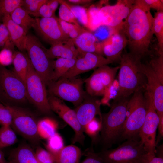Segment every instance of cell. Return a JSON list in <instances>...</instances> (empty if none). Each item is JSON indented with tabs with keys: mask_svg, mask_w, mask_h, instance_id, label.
Masks as SVG:
<instances>
[{
	"mask_svg": "<svg viewBox=\"0 0 163 163\" xmlns=\"http://www.w3.org/2000/svg\"><path fill=\"white\" fill-rule=\"evenodd\" d=\"M14 52L6 48L1 50L0 66L5 67L12 64Z\"/></svg>",
	"mask_w": 163,
	"mask_h": 163,
	"instance_id": "43",
	"label": "cell"
},
{
	"mask_svg": "<svg viewBox=\"0 0 163 163\" xmlns=\"http://www.w3.org/2000/svg\"><path fill=\"white\" fill-rule=\"evenodd\" d=\"M119 28H115L106 25L102 24L91 32L98 42L102 44L104 43Z\"/></svg>",
	"mask_w": 163,
	"mask_h": 163,
	"instance_id": "32",
	"label": "cell"
},
{
	"mask_svg": "<svg viewBox=\"0 0 163 163\" xmlns=\"http://www.w3.org/2000/svg\"><path fill=\"white\" fill-rule=\"evenodd\" d=\"M97 153L106 163H146L153 157L148 154L138 139L127 140L116 148Z\"/></svg>",
	"mask_w": 163,
	"mask_h": 163,
	"instance_id": "4",
	"label": "cell"
},
{
	"mask_svg": "<svg viewBox=\"0 0 163 163\" xmlns=\"http://www.w3.org/2000/svg\"><path fill=\"white\" fill-rule=\"evenodd\" d=\"M10 16L12 20L21 27L27 34L35 22V18H32L21 6L15 8Z\"/></svg>",
	"mask_w": 163,
	"mask_h": 163,
	"instance_id": "24",
	"label": "cell"
},
{
	"mask_svg": "<svg viewBox=\"0 0 163 163\" xmlns=\"http://www.w3.org/2000/svg\"><path fill=\"white\" fill-rule=\"evenodd\" d=\"M4 155L3 152L0 150V163H6Z\"/></svg>",
	"mask_w": 163,
	"mask_h": 163,
	"instance_id": "50",
	"label": "cell"
},
{
	"mask_svg": "<svg viewBox=\"0 0 163 163\" xmlns=\"http://www.w3.org/2000/svg\"><path fill=\"white\" fill-rule=\"evenodd\" d=\"M59 23L64 33L70 39L74 40L86 30L80 24L70 23L58 18Z\"/></svg>",
	"mask_w": 163,
	"mask_h": 163,
	"instance_id": "30",
	"label": "cell"
},
{
	"mask_svg": "<svg viewBox=\"0 0 163 163\" xmlns=\"http://www.w3.org/2000/svg\"><path fill=\"white\" fill-rule=\"evenodd\" d=\"M119 68V66L106 65L94 69L84 81L86 93L94 97L105 95L112 85Z\"/></svg>",
	"mask_w": 163,
	"mask_h": 163,
	"instance_id": "11",
	"label": "cell"
},
{
	"mask_svg": "<svg viewBox=\"0 0 163 163\" xmlns=\"http://www.w3.org/2000/svg\"><path fill=\"white\" fill-rule=\"evenodd\" d=\"M77 58H59L53 62V70L50 82L56 81L68 72L75 64Z\"/></svg>",
	"mask_w": 163,
	"mask_h": 163,
	"instance_id": "25",
	"label": "cell"
},
{
	"mask_svg": "<svg viewBox=\"0 0 163 163\" xmlns=\"http://www.w3.org/2000/svg\"><path fill=\"white\" fill-rule=\"evenodd\" d=\"M129 99L114 100L108 112L101 115L100 141L102 150L108 149L119 140L127 115Z\"/></svg>",
	"mask_w": 163,
	"mask_h": 163,
	"instance_id": "3",
	"label": "cell"
},
{
	"mask_svg": "<svg viewBox=\"0 0 163 163\" xmlns=\"http://www.w3.org/2000/svg\"><path fill=\"white\" fill-rule=\"evenodd\" d=\"M101 7L91 6L87 10L88 29L91 32L93 31L101 25L98 17V12Z\"/></svg>",
	"mask_w": 163,
	"mask_h": 163,
	"instance_id": "38",
	"label": "cell"
},
{
	"mask_svg": "<svg viewBox=\"0 0 163 163\" xmlns=\"http://www.w3.org/2000/svg\"><path fill=\"white\" fill-rule=\"evenodd\" d=\"M0 99L18 103L28 100L25 83L14 71L3 66H0Z\"/></svg>",
	"mask_w": 163,
	"mask_h": 163,
	"instance_id": "7",
	"label": "cell"
},
{
	"mask_svg": "<svg viewBox=\"0 0 163 163\" xmlns=\"http://www.w3.org/2000/svg\"><path fill=\"white\" fill-rule=\"evenodd\" d=\"M28 67L25 85L28 100L43 113L50 114L45 84L33 68L28 56Z\"/></svg>",
	"mask_w": 163,
	"mask_h": 163,
	"instance_id": "9",
	"label": "cell"
},
{
	"mask_svg": "<svg viewBox=\"0 0 163 163\" xmlns=\"http://www.w3.org/2000/svg\"><path fill=\"white\" fill-rule=\"evenodd\" d=\"M72 40L79 51L95 53L103 56L102 44L91 31L86 30Z\"/></svg>",
	"mask_w": 163,
	"mask_h": 163,
	"instance_id": "20",
	"label": "cell"
},
{
	"mask_svg": "<svg viewBox=\"0 0 163 163\" xmlns=\"http://www.w3.org/2000/svg\"><path fill=\"white\" fill-rule=\"evenodd\" d=\"M17 140L16 135L10 126L0 128V149L11 145Z\"/></svg>",
	"mask_w": 163,
	"mask_h": 163,
	"instance_id": "31",
	"label": "cell"
},
{
	"mask_svg": "<svg viewBox=\"0 0 163 163\" xmlns=\"http://www.w3.org/2000/svg\"><path fill=\"white\" fill-rule=\"evenodd\" d=\"M11 159L17 163H38L35 152L26 145H21L16 148L11 154Z\"/></svg>",
	"mask_w": 163,
	"mask_h": 163,
	"instance_id": "23",
	"label": "cell"
},
{
	"mask_svg": "<svg viewBox=\"0 0 163 163\" xmlns=\"http://www.w3.org/2000/svg\"><path fill=\"white\" fill-rule=\"evenodd\" d=\"M149 8L156 10L157 11H163V0H144Z\"/></svg>",
	"mask_w": 163,
	"mask_h": 163,
	"instance_id": "47",
	"label": "cell"
},
{
	"mask_svg": "<svg viewBox=\"0 0 163 163\" xmlns=\"http://www.w3.org/2000/svg\"><path fill=\"white\" fill-rule=\"evenodd\" d=\"M152 29L158 42V53L163 54V11H157L155 13Z\"/></svg>",
	"mask_w": 163,
	"mask_h": 163,
	"instance_id": "29",
	"label": "cell"
},
{
	"mask_svg": "<svg viewBox=\"0 0 163 163\" xmlns=\"http://www.w3.org/2000/svg\"><path fill=\"white\" fill-rule=\"evenodd\" d=\"M47 0H22L21 7L30 15L35 17Z\"/></svg>",
	"mask_w": 163,
	"mask_h": 163,
	"instance_id": "39",
	"label": "cell"
},
{
	"mask_svg": "<svg viewBox=\"0 0 163 163\" xmlns=\"http://www.w3.org/2000/svg\"><path fill=\"white\" fill-rule=\"evenodd\" d=\"M93 1L91 0H68L67 2L76 5H86L89 4Z\"/></svg>",
	"mask_w": 163,
	"mask_h": 163,
	"instance_id": "48",
	"label": "cell"
},
{
	"mask_svg": "<svg viewBox=\"0 0 163 163\" xmlns=\"http://www.w3.org/2000/svg\"><path fill=\"white\" fill-rule=\"evenodd\" d=\"M83 83L81 78L75 77L51 82L47 85L50 94L70 102L76 107L87 94L83 90Z\"/></svg>",
	"mask_w": 163,
	"mask_h": 163,
	"instance_id": "8",
	"label": "cell"
},
{
	"mask_svg": "<svg viewBox=\"0 0 163 163\" xmlns=\"http://www.w3.org/2000/svg\"><path fill=\"white\" fill-rule=\"evenodd\" d=\"M127 45V40L121 27L102 44L103 55L113 62H120L122 52Z\"/></svg>",
	"mask_w": 163,
	"mask_h": 163,
	"instance_id": "18",
	"label": "cell"
},
{
	"mask_svg": "<svg viewBox=\"0 0 163 163\" xmlns=\"http://www.w3.org/2000/svg\"><path fill=\"white\" fill-rule=\"evenodd\" d=\"M12 122V116L10 110L0 101V124L2 126H10Z\"/></svg>",
	"mask_w": 163,
	"mask_h": 163,
	"instance_id": "42",
	"label": "cell"
},
{
	"mask_svg": "<svg viewBox=\"0 0 163 163\" xmlns=\"http://www.w3.org/2000/svg\"><path fill=\"white\" fill-rule=\"evenodd\" d=\"M146 163H163V156H154L149 158Z\"/></svg>",
	"mask_w": 163,
	"mask_h": 163,
	"instance_id": "49",
	"label": "cell"
},
{
	"mask_svg": "<svg viewBox=\"0 0 163 163\" xmlns=\"http://www.w3.org/2000/svg\"><path fill=\"white\" fill-rule=\"evenodd\" d=\"M141 69L146 78L145 91L152 98L159 122L163 121V83L149 63H142Z\"/></svg>",
	"mask_w": 163,
	"mask_h": 163,
	"instance_id": "17",
	"label": "cell"
},
{
	"mask_svg": "<svg viewBox=\"0 0 163 163\" xmlns=\"http://www.w3.org/2000/svg\"><path fill=\"white\" fill-rule=\"evenodd\" d=\"M6 163H17L13 160H10L9 161L7 162H6Z\"/></svg>",
	"mask_w": 163,
	"mask_h": 163,
	"instance_id": "51",
	"label": "cell"
},
{
	"mask_svg": "<svg viewBox=\"0 0 163 163\" xmlns=\"http://www.w3.org/2000/svg\"><path fill=\"white\" fill-rule=\"evenodd\" d=\"M144 90L133 94L129 99L126 117L119 140L138 139L146 113V102Z\"/></svg>",
	"mask_w": 163,
	"mask_h": 163,
	"instance_id": "5",
	"label": "cell"
},
{
	"mask_svg": "<svg viewBox=\"0 0 163 163\" xmlns=\"http://www.w3.org/2000/svg\"><path fill=\"white\" fill-rule=\"evenodd\" d=\"M135 0H118L113 5L101 7L98 17L101 25L115 28L120 27L128 15Z\"/></svg>",
	"mask_w": 163,
	"mask_h": 163,
	"instance_id": "15",
	"label": "cell"
},
{
	"mask_svg": "<svg viewBox=\"0 0 163 163\" xmlns=\"http://www.w3.org/2000/svg\"><path fill=\"white\" fill-rule=\"evenodd\" d=\"M55 11L48 2V0L41 7L37 13L36 15V18H49L55 16Z\"/></svg>",
	"mask_w": 163,
	"mask_h": 163,
	"instance_id": "45",
	"label": "cell"
},
{
	"mask_svg": "<svg viewBox=\"0 0 163 163\" xmlns=\"http://www.w3.org/2000/svg\"><path fill=\"white\" fill-rule=\"evenodd\" d=\"M12 116L11 125L21 136L30 142L37 144L40 137L37 130V122L30 112L20 107L9 104L5 105Z\"/></svg>",
	"mask_w": 163,
	"mask_h": 163,
	"instance_id": "12",
	"label": "cell"
},
{
	"mask_svg": "<svg viewBox=\"0 0 163 163\" xmlns=\"http://www.w3.org/2000/svg\"><path fill=\"white\" fill-rule=\"evenodd\" d=\"M79 52V56L73 66L59 79L75 77L81 74L113 63L111 60L99 54Z\"/></svg>",
	"mask_w": 163,
	"mask_h": 163,
	"instance_id": "16",
	"label": "cell"
},
{
	"mask_svg": "<svg viewBox=\"0 0 163 163\" xmlns=\"http://www.w3.org/2000/svg\"><path fill=\"white\" fill-rule=\"evenodd\" d=\"M2 22L7 27L12 42L20 50H25V44L27 34L20 26L11 19L10 15L5 16Z\"/></svg>",
	"mask_w": 163,
	"mask_h": 163,
	"instance_id": "21",
	"label": "cell"
},
{
	"mask_svg": "<svg viewBox=\"0 0 163 163\" xmlns=\"http://www.w3.org/2000/svg\"><path fill=\"white\" fill-rule=\"evenodd\" d=\"M82 155L80 148L72 144L64 146L53 155L55 163H79Z\"/></svg>",
	"mask_w": 163,
	"mask_h": 163,
	"instance_id": "22",
	"label": "cell"
},
{
	"mask_svg": "<svg viewBox=\"0 0 163 163\" xmlns=\"http://www.w3.org/2000/svg\"><path fill=\"white\" fill-rule=\"evenodd\" d=\"M56 122L51 118H45L37 122V130L40 137L48 139L56 133Z\"/></svg>",
	"mask_w": 163,
	"mask_h": 163,
	"instance_id": "28",
	"label": "cell"
},
{
	"mask_svg": "<svg viewBox=\"0 0 163 163\" xmlns=\"http://www.w3.org/2000/svg\"><path fill=\"white\" fill-rule=\"evenodd\" d=\"M87 94V93L82 103L74 110L78 120L83 129L86 125L97 115H99L101 120L102 115L100 101L95 97Z\"/></svg>",
	"mask_w": 163,
	"mask_h": 163,
	"instance_id": "19",
	"label": "cell"
},
{
	"mask_svg": "<svg viewBox=\"0 0 163 163\" xmlns=\"http://www.w3.org/2000/svg\"><path fill=\"white\" fill-rule=\"evenodd\" d=\"M48 100L51 110L56 113L74 130L75 135L72 143L78 142L83 145L85 138L84 129L78 120L74 110L69 107L62 100L53 95L50 94Z\"/></svg>",
	"mask_w": 163,
	"mask_h": 163,
	"instance_id": "13",
	"label": "cell"
},
{
	"mask_svg": "<svg viewBox=\"0 0 163 163\" xmlns=\"http://www.w3.org/2000/svg\"><path fill=\"white\" fill-rule=\"evenodd\" d=\"M85 158L80 163H106L97 153L91 149L88 150L85 153Z\"/></svg>",
	"mask_w": 163,
	"mask_h": 163,
	"instance_id": "46",
	"label": "cell"
},
{
	"mask_svg": "<svg viewBox=\"0 0 163 163\" xmlns=\"http://www.w3.org/2000/svg\"><path fill=\"white\" fill-rule=\"evenodd\" d=\"M46 49L36 37L27 34L25 50L33 68L46 86L50 82L54 60L48 57Z\"/></svg>",
	"mask_w": 163,
	"mask_h": 163,
	"instance_id": "6",
	"label": "cell"
},
{
	"mask_svg": "<svg viewBox=\"0 0 163 163\" xmlns=\"http://www.w3.org/2000/svg\"><path fill=\"white\" fill-rule=\"evenodd\" d=\"M35 19L32 28L42 39L50 45L59 43H64L70 39L63 31L56 16Z\"/></svg>",
	"mask_w": 163,
	"mask_h": 163,
	"instance_id": "14",
	"label": "cell"
},
{
	"mask_svg": "<svg viewBox=\"0 0 163 163\" xmlns=\"http://www.w3.org/2000/svg\"><path fill=\"white\" fill-rule=\"evenodd\" d=\"M22 0H0V22L5 16L10 15L14 10L21 6Z\"/></svg>",
	"mask_w": 163,
	"mask_h": 163,
	"instance_id": "34",
	"label": "cell"
},
{
	"mask_svg": "<svg viewBox=\"0 0 163 163\" xmlns=\"http://www.w3.org/2000/svg\"><path fill=\"white\" fill-rule=\"evenodd\" d=\"M28 56L20 51H15L13 63L14 72L24 82H25L27 75L28 61Z\"/></svg>",
	"mask_w": 163,
	"mask_h": 163,
	"instance_id": "26",
	"label": "cell"
},
{
	"mask_svg": "<svg viewBox=\"0 0 163 163\" xmlns=\"http://www.w3.org/2000/svg\"><path fill=\"white\" fill-rule=\"evenodd\" d=\"M35 155L39 163H55L53 155L47 150L38 147L35 152Z\"/></svg>",
	"mask_w": 163,
	"mask_h": 163,
	"instance_id": "41",
	"label": "cell"
},
{
	"mask_svg": "<svg viewBox=\"0 0 163 163\" xmlns=\"http://www.w3.org/2000/svg\"><path fill=\"white\" fill-rule=\"evenodd\" d=\"M14 46L6 26L0 22V49H8L14 52Z\"/></svg>",
	"mask_w": 163,
	"mask_h": 163,
	"instance_id": "35",
	"label": "cell"
},
{
	"mask_svg": "<svg viewBox=\"0 0 163 163\" xmlns=\"http://www.w3.org/2000/svg\"><path fill=\"white\" fill-rule=\"evenodd\" d=\"M60 6L59 9V18L66 22L79 24L75 17L68 6L66 2L59 0Z\"/></svg>",
	"mask_w": 163,
	"mask_h": 163,
	"instance_id": "36",
	"label": "cell"
},
{
	"mask_svg": "<svg viewBox=\"0 0 163 163\" xmlns=\"http://www.w3.org/2000/svg\"><path fill=\"white\" fill-rule=\"evenodd\" d=\"M153 20L150 9L144 0H135L121 26L130 52L142 57L149 53L154 34Z\"/></svg>",
	"mask_w": 163,
	"mask_h": 163,
	"instance_id": "1",
	"label": "cell"
},
{
	"mask_svg": "<svg viewBox=\"0 0 163 163\" xmlns=\"http://www.w3.org/2000/svg\"><path fill=\"white\" fill-rule=\"evenodd\" d=\"M64 146L63 139L57 132L47 139L46 145L47 150L53 155L58 153Z\"/></svg>",
	"mask_w": 163,
	"mask_h": 163,
	"instance_id": "37",
	"label": "cell"
},
{
	"mask_svg": "<svg viewBox=\"0 0 163 163\" xmlns=\"http://www.w3.org/2000/svg\"><path fill=\"white\" fill-rule=\"evenodd\" d=\"M46 52L48 57L52 60L55 58L68 59L78 57L64 43H61L51 45L49 48H46Z\"/></svg>",
	"mask_w": 163,
	"mask_h": 163,
	"instance_id": "27",
	"label": "cell"
},
{
	"mask_svg": "<svg viewBox=\"0 0 163 163\" xmlns=\"http://www.w3.org/2000/svg\"><path fill=\"white\" fill-rule=\"evenodd\" d=\"M144 94L146 102V113L139 136L148 154L154 157L156 153V132L159 118L152 97L146 91Z\"/></svg>",
	"mask_w": 163,
	"mask_h": 163,
	"instance_id": "10",
	"label": "cell"
},
{
	"mask_svg": "<svg viewBox=\"0 0 163 163\" xmlns=\"http://www.w3.org/2000/svg\"><path fill=\"white\" fill-rule=\"evenodd\" d=\"M67 4L79 24L88 29V20L87 10L83 7L78 5Z\"/></svg>",
	"mask_w": 163,
	"mask_h": 163,
	"instance_id": "33",
	"label": "cell"
},
{
	"mask_svg": "<svg viewBox=\"0 0 163 163\" xmlns=\"http://www.w3.org/2000/svg\"><path fill=\"white\" fill-rule=\"evenodd\" d=\"M141 58L130 52L122 55L120 62L119 87L114 100L128 98L139 90L145 91L147 80L141 69Z\"/></svg>",
	"mask_w": 163,
	"mask_h": 163,
	"instance_id": "2",
	"label": "cell"
},
{
	"mask_svg": "<svg viewBox=\"0 0 163 163\" xmlns=\"http://www.w3.org/2000/svg\"><path fill=\"white\" fill-rule=\"evenodd\" d=\"M149 64L163 83V54H158V56L152 58Z\"/></svg>",
	"mask_w": 163,
	"mask_h": 163,
	"instance_id": "40",
	"label": "cell"
},
{
	"mask_svg": "<svg viewBox=\"0 0 163 163\" xmlns=\"http://www.w3.org/2000/svg\"><path fill=\"white\" fill-rule=\"evenodd\" d=\"M101 129V122L95 118L86 125L84 130L89 136L94 137L97 135Z\"/></svg>",
	"mask_w": 163,
	"mask_h": 163,
	"instance_id": "44",
	"label": "cell"
}]
</instances>
